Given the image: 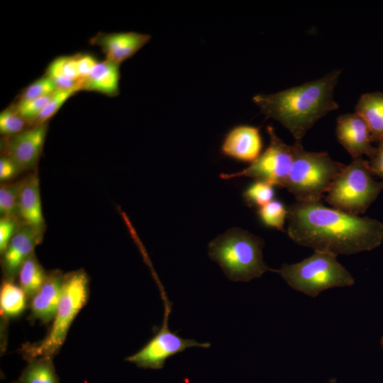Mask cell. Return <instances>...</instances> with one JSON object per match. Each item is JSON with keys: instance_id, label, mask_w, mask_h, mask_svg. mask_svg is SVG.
Segmentation results:
<instances>
[{"instance_id": "28", "label": "cell", "mask_w": 383, "mask_h": 383, "mask_svg": "<svg viewBox=\"0 0 383 383\" xmlns=\"http://www.w3.org/2000/svg\"><path fill=\"white\" fill-rule=\"evenodd\" d=\"M57 90L58 87L53 79L45 75L25 88L18 101L48 96Z\"/></svg>"}, {"instance_id": "19", "label": "cell", "mask_w": 383, "mask_h": 383, "mask_svg": "<svg viewBox=\"0 0 383 383\" xmlns=\"http://www.w3.org/2000/svg\"><path fill=\"white\" fill-rule=\"evenodd\" d=\"M45 75L53 79L58 89L79 88L82 90L77 55L55 58L48 66Z\"/></svg>"}, {"instance_id": "10", "label": "cell", "mask_w": 383, "mask_h": 383, "mask_svg": "<svg viewBox=\"0 0 383 383\" xmlns=\"http://www.w3.org/2000/svg\"><path fill=\"white\" fill-rule=\"evenodd\" d=\"M48 129L47 122L9 137L5 144L6 155L16 162L21 171L30 169L37 164Z\"/></svg>"}, {"instance_id": "13", "label": "cell", "mask_w": 383, "mask_h": 383, "mask_svg": "<svg viewBox=\"0 0 383 383\" xmlns=\"http://www.w3.org/2000/svg\"><path fill=\"white\" fill-rule=\"evenodd\" d=\"M262 149L260 129L248 125L233 127L226 135L221 145L223 155L250 163L260 156Z\"/></svg>"}, {"instance_id": "27", "label": "cell", "mask_w": 383, "mask_h": 383, "mask_svg": "<svg viewBox=\"0 0 383 383\" xmlns=\"http://www.w3.org/2000/svg\"><path fill=\"white\" fill-rule=\"evenodd\" d=\"M26 123L14 106H9L0 113V133L4 136H13L23 131Z\"/></svg>"}, {"instance_id": "32", "label": "cell", "mask_w": 383, "mask_h": 383, "mask_svg": "<svg viewBox=\"0 0 383 383\" xmlns=\"http://www.w3.org/2000/svg\"><path fill=\"white\" fill-rule=\"evenodd\" d=\"M77 62L81 81L85 79L98 63L96 59L90 54H77Z\"/></svg>"}, {"instance_id": "17", "label": "cell", "mask_w": 383, "mask_h": 383, "mask_svg": "<svg viewBox=\"0 0 383 383\" xmlns=\"http://www.w3.org/2000/svg\"><path fill=\"white\" fill-rule=\"evenodd\" d=\"M119 65L106 59L98 62L89 75L82 81V90L96 91L109 96L118 95Z\"/></svg>"}, {"instance_id": "12", "label": "cell", "mask_w": 383, "mask_h": 383, "mask_svg": "<svg viewBox=\"0 0 383 383\" xmlns=\"http://www.w3.org/2000/svg\"><path fill=\"white\" fill-rule=\"evenodd\" d=\"M150 38V35L135 32L98 33L90 43L101 49L106 60L120 65L135 55Z\"/></svg>"}, {"instance_id": "23", "label": "cell", "mask_w": 383, "mask_h": 383, "mask_svg": "<svg viewBox=\"0 0 383 383\" xmlns=\"http://www.w3.org/2000/svg\"><path fill=\"white\" fill-rule=\"evenodd\" d=\"M287 213L288 209L284 204L282 201L274 199L260 207L257 210V214L265 226L274 228L280 231H284V226Z\"/></svg>"}, {"instance_id": "3", "label": "cell", "mask_w": 383, "mask_h": 383, "mask_svg": "<svg viewBox=\"0 0 383 383\" xmlns=\"http://www.w3.org/2000/svg\"><path fill=\"white\" fill-rule=\"evenodd\" d=\"M264 240L250 232L233 228L211 240L209 257L216 262L225 275L233 282H249L273 271L262 257Z\"/></svg>"}, {"instance_id": "33", "label": "cell", "mask_w": 383, "mask_h": 383, "mask_svg": "<svg viewBox=\"0 0 383 383\" xmlns=\"http://www.w3.org/2000/svg\"><path fill=\"white\" fill-rule=\"evenodd\" d=\"M21 171L16 162L8 155L0 158V180L5 182L16 177Z\"/></svg>"}, {"instance_id": "35", "label": "cell", "mask_w": 383, "mask_h": 383, "mask_svg": "<svg viewBox=\"0 0 383 383\" xmlns=\"http://www.w3.org/2000/svg\"><path fill=\"white\" fill-rule=\"evenodd\" d=\"M14 383H18V382H14Z\"/></svg>"}, {"instance_id": "16", "label": "cell", "mask_w": 383, "mask_h": 383, "mask_svg": "<svg viewBox=\"0 0 383 383\" xmlns=\"http://www.w3.org/2000/svg\"><path fill=\"white\" fill-rule=\"evenodd\" d=\"M64 280L65 275L60 271L48 274L42 287L30 299V318L43 323L53 320L61 299Z\"/></svg>"}, {"instance_id": "29", "label": "cell", "mask_w": 383, "mask_h": 383, "mask_svg": "<svg viewBox=\"0 0 383 383\" xmlns=\"http://www.w3.org/2000/svg\"><path fill=\"white\" fill-rule=\"evenodd\" d=\"M53 94L40 98L18 101L14 107L26 122L33 123L48 104Z\"/></svg>"}, {"instance_id": "25", "label": "cell", "mask_w": 383, "mask_h": 383, "mask_svg": "<svg viewBox=\"0 0 383 383\" xmlns=\"http://www.w3.org/2000/svg\"><path fill=\"white\" fill-rule=\"evenodd\" d=\"M21 183V182L1 187L0 213L1 217L17 218Z\"/></svg>"}, {"instance_id": "18", "label": "cell", "mask_w": 383, "mask_h": 383, "mask_svg": "<svg viewBox=\"0 0 383 383\" xmlns=\"http://www.w3.org/2000/svg\"><path fill=\"white\" fill-rule=\"evenodd\" d=\"M355 113L367 123L373 142L383 140V93L362 94L355 106Z\"/></svg>"}, {"instance_id": "26", "label": "cell", "mask_w": 383, "mask_h": 383, "mask_svg": "<svg viewBox=\"0 0 383 383\" xmlns=\"http://www.w3.org/2000/svg\"><path fill=\"white\" fill-rule=\"evenodd\" d=\"M80 91V89H58L56 91L38 117L33 122V126H37L47 123L67 101V100Z\"/></svg>"}, {"instance_id": "22", "label": "cell", "mask_w": 383, "mask_h": 383, "mask_svg": "<svg viewBox=\"0 0 383 383\" xmlns=\"http://www.w3.org/2000/svg\"><path fill=\"white\" fill-rule=\"evenodd\" d=\"M18 275L19 286L31 299L43 284L48 274L33 253L22 265Z\"/></svg>"}, {"instance_id": "21", "label": "cell", "mask_w": 383, "mask_h": 383, "mask_svg": "<svg viewBox=\"0 0 383 383\" xmlns=\"http://www.w3.org/2000/svg\"><path fill=\"white\" fill-rule=\"evenodd\" d=\"M18 383H59L52 357H40L28 361Z\"/></svg>"}, {"instance_id": "1", "label": "cell", "mask_w": 383, "mask_h": 383, "mask_svg": "<svg viewBox=\"0 0 383 383\" xmlns=\"http://www.w3.org/2000/svg\"><path fill=\"white\" fill-rule=\"evenodd\" d=\"M287 234L314 250L351 255L371 250L383 240V223L324 206L296 201L288 208Z\"/></svg>"}, {"instance_id": "24", "label": "cell", "mask_w": 383, "mask_h": 383, "mask_svg": "<svg viewBox=\"0 0 383 383\" xmlns=\"http://www.w3.org/2000/svg\"><path fill=\"white\" fill-rule=\"evenodd\" d=\"M274 196V187L263 181L254 182L243 193V197L248 205L258 208L272 201Z\"/></svg>"}, {"instance_id": "34", "label": "cell", "mask_w": 383, "mask_h": 383, "mask_svg": "<svg viewBox=\"0 0 383 383\" xmlns=\"http://www.w3.org/2000/svg\"><path fill=\"white\" fill-rule=\"evenodd\" d=\"M380 343H381L382 347L383 348V336L382 337V338L380 340Z\"/></svg>"}, {"instance_id": "5", "label": "cell", "mask_w": 383, "mask_h": 383, "mask_svg": "<svg viewBox=\"0 0 383 383\" xmlns=\"http://www.w3.org/2000/svg\"><path fill=\"white\" fill-rule=\"evenodd\" d=\"M88 298L89 278L86 272L81 270L65 274L61 299L51 327L43 340L23 346V357L28 361L40 357L53 358Z\"/></svg>"}, {"instance_id": "2", "label": "cell", "mask_w": 383, "mask_h": 383, "mask_svg": "<svg viewBox=\"0 0 383 383\" xmlns=\"http://www.w3.org/2000/svg\"><path fill=\"white\" fill-rule=\"evenodd\" d=\"M340 70L274 94L255 95L252 101L267 118L279 121L292 134L295 143H301L306 133L321 118L339 106L333 91Z\"/></svg>"}, {"instance_id": "30", "label": "cell", "mask_w": 383, "mask_h": 383, "mask_svg": "<svg viewBox=\"0 0 383 383\" xmlns=\"http://www.w3.org/2000/svg\"><path fill=\"white\" fill-rule=\"evenodd\" d=\"M16 217H1L0 220V252L6 248L10 240L19 228Z\"/></svg>"}, {"instance_id": "6", "label": "cell", "mask_w": 383, "mask_h": 383, "mask_svg": "<svg viewBox=\"0 0 383 383\" xmlns=\"http://www.w3.org/2000/svg\"><path fill=\"white\" fill-rule=\"evenodd\" d=\"M277 272L290 287L311 297L324 290L350 287L355 280L351 274L337 260V255L314 250L313 255L294 264H284Z\"/></svg>"}, {"instance_id": "20", "label": "cell", "mask_w": 383, "mask_h": 383, "mask_svg": "<svg viewBox=\"0 0 383 383\" xmlns=\"http://www.w3.org/2000/svg\"><path fill=\"white\" fill-rule=\"evenodd\" d=\"M27 296L20 286L4 279L0 289L1 314L7 318L20 316L26 307Z\"/></svg>"}, {"instance_id": "14", "label": "cell", "mask_w": 383, "mask_h": 383, "mask_svg": "<svg viewBox=\"0 0 383 383\" xmlns=\"http://www.w3.org/2000/svg\"><path fill=\"white\" fill-rule=\"evenodd\" d=\"M41 241L42 238L28 226L23 224L18 229L1 254L4 279L13 281L22 265Z\"/></svg>"}, {"instance_id": "15", "label": "cell", "mask_w": 383, "mask_h": 383, "mask_svg": "<svg viewBox=\"0 0 383 383\" xmlns=\"http://www.w3.org/2000/svg\"><path fill=\"white\" fill-rule=\"evenodd\" d=\"M18 216L40 238L45 230L39 179L37 173L21 181L18 204Z\"/></svg>"}, {"instance_id": "4", "label": "cell", "mask_w": 383, "mask_h": 383, "mask_svg": "<svg viewBox=\"0 0 383 383\" xmlns=\"http://www.w3.org/2000/svg\"><path fill=\"white\" fill-rule=\"evenodd\" d=\"M292 148V162L284 188L296 201H321L345 165L334 161L326 152L305 150L301 143H295Z\"/></svg>"}, {"instance_id": "8", "label": "cell", "mask_w": 383, "mask_h": 383, "mask_svg": "<svg viewBox=\"0 0 383 383\" xmlns=\"http://www.w3.org/2000/svg\"><path fill=\"white\" fill-rule=\"evenodd\" d=\"M267 131L270 137L267 149L247 168L235 173H223L221 179L248 177L273 187H284L292 162V148L278 137L272 126L269 125Z\"/></svg>"}, {"instance_id": "31", "label": "cell", "mask_w": 383, "mask_h": 383, "mask_svg": "<svg viewBox=\"0 0 383 383\" xmlns=\"http://www.w3.org/2000/svg\"><path fill=\"white\" fill-rule=\"evenodd\" d=\"M369 164L374 176L378 177L383 182V140L378 142L374 152L369 157Z\"/></svg>"}, {"instance_id": "7", "label": "cell", "mask_w": 383, "mask_h": 383, "mask_svg": "<svg viewBox=\"0 0 383 383\" xmlns=\"http://www.w3.org/2000/svg\"><path fill=\"white\" fill-rule=\"evenodd\" d=\"M374 177L369 161L362 157L353 159L334 179L326 201L349 214H362L383 190V182Z\"/></svg>"}, {"instance_id": "9", "label": "cell", "mask_w": 383, "mask_h": 383, "mask_svg": "<svg viewBox=\"0 0 383 383\" xmlns=\"http://www.w3.org/2000/svg\"><path fill=\"white\" fill-rule=\"evenodd\" d=\"M169 314H165L162 326L155 335L135 354L125 360L134 363L140 368L160 370L163 368L167 359L182 353L192 347L208 348L209 343H199L194 339H186L172 332L168 326Z\"/></svg>"}, {"instance_id": "11", "label": "cell", "mask_w": 383, "mask_h": 383, "mask_svg": "<svg viewBox=\"0 0 383 383\" xmlns=\"http://www.w3.org/2000/svg\"><path fill=\"white\" fill-rule=\"evenodd\" d=\"M338 142L349 152L353 159L370 156L374 148L370 129L357 113H345L337 118L335 129Z\"/></svg>"}]
</instances>
